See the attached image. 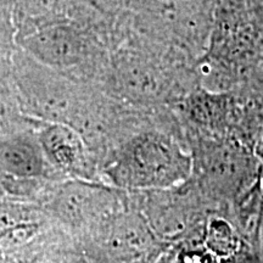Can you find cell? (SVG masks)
Returning <instances> with one entry per match:
<instances>
[{
	"label": "cell",
	"mask_w": 263,
	"mask_h": 263,
	"mask_svg": "<svg viewBox=\"0 0 263 263\" xmlns=\"http://www.w3.org/2000/svg\"><path fill=\"white\" fill-rule=\"evenodd\" d=\"M178 121L143 132L123 146L112 177L123 186L145 190L176 188L192 178L193 155Z\"/></svg>",
	"instance_id": "6da1fadb"
},
{
	"label": "cell",
	"mask_w": 263,
	"mask_h": 263,
	"mask_svg": "<svg viewBox=\"0 0 263 263\" xmlns=\"http://www.w3.org/2000/svg\"><path fill=\"white\" fill-rule=\"evenodd\" d=\"M22 50L41 64L83 83L104 87L111 65L105 43L71 18L35 29L20 38Z\"/></svg>",
	"instance_id": "7a4b0ae2"
},
{
	"label": "cell",
	"mask_w": 263,
	"mask_h": 263,
	"mask_svg": "<svg viewBox=\"0 0 263 263\" xmlns=\"http://www.w3.org/2000/svg\"><path fill=\"white\" fill-rule=\"evenodd\" d=\"M193 155L192 179L207 199L228 207L257 182L258 156L235 137L197 138L188 141Z\"/></svg>",
	"instance_id": "3957f363"
},
{
	"label": "cell",
	"mask_w": 263,
	"mask_h": 263,
	"mask_svg": "<svg viewBox=\"0 0 263 263\" xmlns=\"http://www.w3.org/2000/svg\"><path fill=\"white\" fill-rule=\"evenodd\" d=\"M111 194L103 186L70 182L61 186L52 200L55 215L71 226H84L101 217L110 207Z\"/></svg>",
	"instance_id": "277c9868"
},
{
	"label": "cell",
	"mask_w": 263,
	"mask_h": 263,
	"mask_svg": "<svg viewBox=\"0 0 263 263\" xmlns=\"http://www.w3.org/2000/svg\"><path fill=\"white\" fill-rule=\"evenodd\" d=\"M38 141L48 163L73 174L84 173L88 153L84 137L70 124L47 122L38 134Z\"/></svg>",
	"instance_id": "5b68a950"
},
{
	"label": "cell",
	"mask_w": 263,
	"mask_h": 263,
	"mask_svg": "<svg viewBox=\"0 0 263 263\" xmlns=\"http://www.w3.org/2000/svg\"><path fill=\"white\" fill-rule=\"evenodd\" d=\"M45 159L38 139L14 136L0 140V168L20 179H35L45 173Z\"/></svg>",
	"instance_id": "8992f818"
},
{
	"label": "cell",
	"mask_w": 263,
	"mask_h": 263,
	"mask_svg": "<svg viewBox=\"0 0 263 263\" xmlns=\"http://www.w3.org/2000/svg\"><path fill=\"white\" fill-rule=\"evenodd\" d=\"M161 240L151 229L146 217L121 216L115 219L108 233V248L121 256H140L156 248Z\"/></svg>",
	"instance_id": "52a82bcc"
},
{
	"label": "cell",
	"mask_w": 263,
	"mask_h": 263,
	"mask_svg": "<svg viewBox=\"0 0 263 263\" xmlns=\"http://www.w3.org/2000/svg\"><path fill=\"white\" fill-rule=\"evenodd\" d=\"M17 41L35 29L68 18L72 0H10Z\"/></svg>",
	"instance_id": "ba28073f"
},
{
	"label": "cell",
	"mask_w": 263,
	"mask_h": 263,
	"mask_svg": "<svg viewBox=\"0 0 263 263\" xmlns=\"http://www.w3.org/2000/svg\"><path fill=\"white\" fill-rule=\"evenodd\" d=\"M203 245L212 256L221 261L235 258L245 251H254L246 244L233 222L230 209L213 211L209 216Z\"/></svg>",
	"instance_id": "9c48e42d"
},
{
	"label": "cell",
	"mask_w": 263,
	"mask_h": 263,
	"mask_svg": "<svg viewBox=\"0 0 263 263\" xmlns=\"http://www.w3.org/2000/svg\"><path fill=\"white\" fill-rule=\"evenodd\" d=\"M37 211L17 202H0V233L22 224L37 223Z\"/></svg>",
	"instance_id": "30bf717a"
},
{
	"label": "cell",
	"mask_w": 263,
	"mask_h": 263,
	"mask_svg": "<svg viewBox=\"0 0 263 263\" xmlns=\"http://www.w3.org/2000/svg\"><path fill=\"white\" fill-rule=\"evenodd\" d=\"M17 43L14 12L10 0H0V51L9 50Z\"/></svg>",
	"instance_id": "8fae6325"
},
{
	"label": "cell",
	"mask_w": 263,
	"mask_h": 263,
	"mask_svg": "<svg viewBox=\"0 0 263 263\" xmlns=\"http://www.w3.org/2000/svg\"><path fill=\"white\" fill-rule=\"evenodd\" d=\"M37 223L22 224L0 233V246L4 249H12L27 241L37 232Z\"/></svg>",
	"instance_id": "7c38bea8"
},
{
	"label": "cell",
	"mask_w": 263,
	"mask_h": 263,
	"mask_svg": "<svg viewBox=\"0 0 263 263\" xmlns=\"http://www.w3.org/2000/svg\"><path fill=\"white\" fill-rule=\"evenodd\" d=\"M251 12L255 22L254 26L256 31H258L263 38V0H252Z\"/></svg>",
	"instance_id": "4fadbf2b"
},
{
	"label": "cell",
	"mask_w": 263,
	"mask_h": 263,
	"mask_svg": "<svg viewBox=\"0 0 263 263\" xmlns=\"http://www.w3.org/2000/svg\"><path fill=\"white\" fill-rule=\"evenodd\" d=\"M6 178H8V174H6L4 171L0 168V189H5V183Z\"/></svg>",
	"instance_id": "5bb4252c"
},
{
	"label": "cell",
	"mask_w": 263,
	"mask_h": 263,
	"mask_svg": "<svg viewBox=\"0 0 263 263\" xmlns=\"http://www.w3.org/2000/svg\"><path fill=\"white\" fill-rule=\"evenodd\" d=\"M261 252L263 255V209H262V216H261Z\"/></svg>",
	"instance_id": "9a60e30c"
},
{
	"label": "cell",
	"mask_w": 263,
	"mask_h": 263,
	"mask_svg": "<svg viewBox=\"0 0 263 263\" xmlns=\"http://www.w3.org/2000/svg\"><path fill=\"white\" fill-rule=\"evenodd\" d=\"M261 67H262V71H263V54H262V59H261Z\"/></svg>",
	"instance_id": "2e32d148"
}]
</instances>
